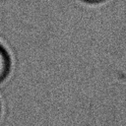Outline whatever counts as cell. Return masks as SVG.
<instances>
[{"label": "cell", "mask_w": 126, "mask_h": 126, "mask_svg": "<svg viewBox=\"0 0 126 126\" xmlns=\"http://www.w3.org/2000/svg\"><path fill=\"white\" fill-rule=\"evenodd\" d=\"M1 110H2V107H1V101H0V116H1Z\"/></svg>", "instance_id": "cell-3"}, {"label": "cell", "mask_w": 126, "mask_h": 126, "mask_svg": "<svg viewBox=\"0 0 126 126\" xmlns=\"http://www.w3.org/2000/svg\"><path fill=\"white\" fill-rule=\"evenodd\" d=\"M83 2H86V3H93V4H95V3H101V2H104L106 0H81Z\"/></svg>", "instance_id": "cell-2"}, {"label": "cell", "mask_w": 126, "mask_h": 126, "mask_svg": "<svg viewBox=\"0 0 126 126\" xmlns=\"http://www.w3.org/2000/svg\"><path fill=\"white\" fill-rule=\"evenodd\" d=\"M12 67V58L6 44L0 39V84L8 77Z\"/></svg>", "instance_id": "cell-1"}]
</instances>
